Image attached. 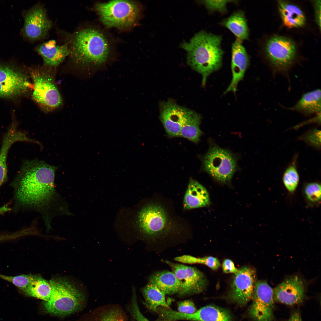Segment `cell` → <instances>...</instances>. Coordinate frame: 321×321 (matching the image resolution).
Instances as JSON below:
<instances>
[{
    "mask_svg": "<svg viewBox=\"0 0 321 321\" xmlns=\"http://www.w3.org/2000/svg\"><path fill=\"white\" fill-rule=\"evenodd\" d=\"M321 185L317 182L307 183L304 186L303 192L307 201L312 204H318L321 200Z\"/></svg>",
    "mask_w": 321,
    "mask_h": 321,
    "instance_id": "32",
    "label": "cell"
},
{
    "mask_svg": "<svg viewBox=\"0 0 321 321\" xmlns=\"http://www.w3.org/2000/svg\"><path fill=\"white\" fill-rule=\"evenodd\" d=\"M24 25L21 33L23 37L34 42L45 38L53 23L43 5L37 4L25 12Z\"/></svg>",
    "mask_w": 321,
    "mask_h": 321,
    "instance_id": "11",
    "label": "cell"
},
{
    "mask_svg": "<svg viewBox=\"0 0 321 321\" xmlns=\"http://www.w3.org/2000/svg\"><path fill=\"white\" fill-rule=\"evenodd\" d=\"M287 321H302L299 312L295 311L293 312Z\"/></svg>",
    "mask_w": 321,
    "mask_h": 321,
    "instance_id": "40",
    "label": "cell"
},
{
    "mask_svg": "<svg viewBox=\"0 0 321 321\" xmlns=\"http://www.w3.org/2000/svg\"><path fill=\"white\" fill-rule=\"evenodd\" d=\"M296 157L286 169L283 176L284 185L286 189L290 193H294L295 191L299 181V175L296 165Z\"/></svg>",
    "mask_w": 321,
    "mask_h": 321,
    "instance_id": "30",
    "label": "cell"
},
{
    "mask_svg": "<svg viewBox=\"0 0 321 321\" xmlns=\"http://www.w3.org/2000/svg\"><path fill=\"white\" fill-rule=\"evenodd\" d=\"M174 260L183 263L203 264L214 270H217L220 266V263L218 259L212 256L200 258L185 255L176 257L174 258Z\"/></svg>",
    "mask_w": 321,
    "mask_h": 321,
    "instance_id": "31",
    "label": "cell"
},
{
    "mask_svg": "<svg viewBox=\"0 0 321 321\" xmlns=\"http://www.w3.org/2000/svg\"><path fill=\"white\" fill-rule=\"evenodd\" d=\"M145 300V304L150 309L156 311L159 307L169 308L166 294L158 287L148 282L141 290Z\"/></svg>",
    "mask_w": 321,
    "mask_h": 321,
    "instance_id": "28",
    "label": "cell"
},
{
    "mask_svg": "<svg viewBox=\"0 0 321 321\" xmlns=\"http://www.w3.org/2000/svg\"><path fill=\"white\" fill-rule=\"evenodd\" d=\"M202 117L200 114L189 109L187 117L182 125L179 136L195 142L197 143L202 132L199 126Z\"/></svg>",
    "mask_w": 321,
    "mask_h": 321,
    "instance_id": "27",
    "label": "cell"
},
{
    "mask_svg": "<svg viewBox=\"0 0 321 321\" xmlns=\"http://www.w3.org/2000/svg\"><path fill=\"white\" fill-rule=\"evenodd\" d=\"M222 40L221 35L202 30L189 42L181 44V47L187 52L188 64L202 75L203 86L205 85L209 76L222 66L224 54L221 45Z\"/></svg>",
    "mask_w": 321,
    "mask_h": 321,
    "instance_id": "3",
    "label": "cell"
},
{
    "mask_svg": "<svg viewBox=\"0 0 321 321\" xmlns=\"http://www.w3.org/2000/svg\"><path fill=\"white\" fill-rule=\"evenodd\" d=\"M279 12L284 24L289 28L299 27L306 23V17L297 6L288 1H278Z\"/></svg>",
    "mask_w": 321,
    "mask_h": 321,
    "instance_id": "24",
    "label": "cell"
},
{
    "mask_svg": "<svg viewBox=\"0 0 321 321\" xmlns=\"http://www.w3.org/2000/svg\"><path fill=\"white\" fill-rule=\"evenodd\" d=\"M69 56L76 65L96 70L103 65L109 55V43L105 35L95 28H86L68 34Z\"/></svg>",
    "mask_w": 321,
    "mask_h": 321,
    "instance_id": "4",
    "label": "cell"
},
{
    "mask_svg": "<svg viewBox=\"0 0 321 321\" xmlns=\"http://www.w3.org/2000/svg\"><path fill=\"white\" fill-rule=\"evenodd\" d=\"M126 314L122 308L116 304L98 307L88 314L84 321H127Z\"/></svg>",
    "mask_w": 321,
    "mask_h": 321,
    "instance_id": "23",
    "label": "cell"
},
{
    "mask_svg": "<svg viewBox=\"0 0 321 321\" xmlns=\"http://www.w3.org/2000/svg\"><path fill=\"white\" fill-rule=\"evenodd\" d=\"M163 317L166 320H186L194 321H232L226 310L211 305L203 307L191 314L181 313L171 309H165Z\"/></svg>",
    "mask_w": 321,
    "mask_h": 321,
    "instance_id": "16",
    "label": "cell"
},
{
    "mask_svg": "<svg viewBox=\"0 0 321 321\" xmlns=\"http://www.w3.org/2000/svg\"><path fill=\"white\" fill-rule=\"evenodd\" d=\"M31 87L27 76L12 66L0 65V97H16L26 93Z\"/></svg>",
    "mask_w": 321,
    "mask_h": 321,
    "instance_id": "13",
    "label": "cell"
},
{
    "mask_svg": "<svg viewBox=\"0 0 321 321\" xmlns=\"http://www.w3.org/2000/svg\"><path fill=\"white\" fill-rule=\"evenodd\" d=\"M32 77L33 82V99L43 109L50 111L62 104L59 92L52 77L43 69L33 70Z\"/></svg>",
    "mask_w": 321,
    "mask_h": 321,
    "instance_id": "7",
    "label": "cell"
},
{
    "mask_svg": "<svg viewBox=\"0 0 321 321\" xmlns=\"http://www.w3.org/2000/svg\"><path fill=\"white\" fill-rule=\"evenodd\" d=\"M137 221L141 234L152 244L175 240L185 231L183 224L167 207L156 201L150 202L141 208Z\"/></svg>",
    "mask_w": 321,
    "mask_h": 321,
    "instance_id": "2",
    "label": "cell"
},
{
    "mask_svg": "<svg viewBox=\"0 0 321 321\" xmlns=\"http://www.w3.org/2000/svg\"><path fill=\"white\" fill-rule=\"evenodd\" d=\"M159 108L160 119L168 135L179 136L189 109L178 105L171 99L161 102Z\"/></svg>",
    "mask_w": 321,
    "mask_h": 321,
    "instance_id": "15",
    "label": "cell"
},
{
    "mask_svg": "<svg viewBox=\"0 0 321 321\" xmlns=\"http://www.w3.org/2000/svg\"><path fill=\"white\" fill-rule=\"evenodd\" d=\"M177 309L178 312L186 314H191L196 311L194 303L189 300H186L179 302L178 303Z\"/></svg>",
    "mask_w": 321,
    "mask_h": 321,
    "instance_id": "37",
    "label": "cell"
},
{
    "mask_svg": "<svg viewBox=\"0 0 321 321\" xmlns=\"http://www.w3.org/2000/svg\"><path fill=\"white\" fill-rule=\"evenodd\" d=\"M304 297V285L297 276L285 279L273 289L274 301L287 305L299 304Z\"/></svg>",
    "mask_w": 321,
    "mask_h": 321,
    "instance_id": "18",
    "label": "cell"
},
{
    "mask_svg": "<svg viewBox=\"0 0 321 321\" xmlns=\"http://www.w3.org/2000/svg\"><path fill=\"white\" fill-rule=\"evenodd\" d=\"M220 24L229 30L237 40L243 41L249 39L250 31L245 12L239 10L223 19Z\"/></svg>",
    "mask_w": 321,
    "mask_h": 321,
    "instance_id": "22",
    "label": "cell"
},
{
    "mask_svg": "<svg viewBox=\"0 0 321 321\" xmlns=\"http://www.w3.org/2000/svg\"><path fill=\"white\" fill-rule=\"evenodd\" d=\"M265 51L271 63L278 72H285L293 63L296 54L294 43L285 37L275 36L270 38Z\"/></svg>",
    "mask_w": 321,
    "mask_h": 321,
    "instance_id": "9",
    "label": "cell"
},
{
    "mask_svg": "<svg viewBox=\"0 0 321 321\" xmlns=\"http://www.w3.org/2000/svg\"><path fill=\"white\" fill-rule=\"evenodd\" d=\"M56 169L37 160L24 162L12 183L16 207L39 209L48 205L55 193Z\"/></svg>",
    "mask_w": 321,
    "mask_h": 321,
    "instance_id": "1",
    "label": "cell"
},
{
    "mask_svg": "<svg viewBox=\"0 0 321 321\" xmlns=\"http://www.w3.org/2000/svg\"><path fill=\"white\" fill-rule=\"evenodd\" d=\"M222 268L223 272L226 273H237L239 269L235 267L232 261L229 259H225L222 264Z\"/></svg>",
    "mask_w": 321,
    "mask_h": 321,
    "instance_id": "38",
    "label": "cell"
},
{
    "mask_svg": "<svg viewBox=\"0 0 321 321\" xmlns=\"http://www.w3.org/2000/svg\"><path fill=\"white\" fill-rule=\"evenodd\" d=\"M309 145L318 149L321 147V131L314 128L306 132L300 138Z\"/></svg>",
    "mask_w": 321,
    "mask_h": 321,
    "instance_id": "36",
    "label": "cell"
},
{
    "mask_svg": "<svg viewBox=\"0 0 321 321\" xmlns=\"http://www.w3.org/2000/svg\"><path fill=\"white\" fill-rule=\"evenodd\" d=\"M255 273L251 268L243 267L235 274L228 295L231 301L243 306L251 300L255 284Z\"/></svg>",
    "mask_w": 321,
    "mask_h": 321,
    "instance_id": "14",
    "label": "cell"
},
{
    "mask_svg": "<svg viewBox=\"0 0 321 321\" xmlns=\"http://www.w3.org/2000/svg\"><path fill=\"white\" fill-rule=\"evenodd\" d=\"M321 90L317 89L304 94L296 104L289 108L306 116L320 113Z\"/></svg>",
    "mask_w": 321,
    "mask_h": 321,
    "instance_id": "25",
    "label": "cell"
},
{
    "mask_svg": "<svg viewBox=\"0 0 321 321\" xmlns=\"http://www.w3.org/2000/svg\"><path fill=\"white\" fill-rule=\"evenodd\" d=\"M149 282L156 286L166 295L178 294L180 290L179 281L172 271L156 272L150 276Z\"/></svg>",
    "mask_w": 321,
    "mask_h": 321,
    "instance_id": "26",
    "label": "cell"
},
{
    "mask_svg": "<svg viewBox=\"0 0 321 321\" xmlns=\"http://www.w3.org/2000/svg\"><path fill=\"white\" fill-rule=\"evenodd\" d=\"M249 309V314L255 321H275L273 290L266 282H255Z\"/></svg>",
    "mask_w": 321,
    "mask_h": 321,
    "instance_id": "10",
    "label": "cell"
},
{
    "mask_svg": "<svg viewBox=\"0 0 321 321\" xmlns=\"http://www.w3.org/2000/svg\"><path fill=\"white\" fill-rule=\"evenodd\" d=\"M11 210V209L7 204L4 205L0 207V215L3 214Z\"/></svg>",
    "mask_w": 321,
    "mask_h": 321,
    "instance_id": "41",
    "label": "cell"
},
{
    "mask_svg": "<svg viewBox=\"0 0 321 321\" xmlns=\"http://www.w3.org/2000/svg\"><path fill=\"white\" fill-rule=\"evenodd\" d=\"M17 141H28L38 143L29 138L26 133L18 130L14 125L9 129L4 136L0 150V186L7 181V158L9 149L13 144Z\"/></svg>",
    "mask_w": 321,
    "mask_h": 321,
    "instance_id": "20",
    "label": "cell"
},
{
    "mask_svg": "<svg viewBox=\"0 0 321 321\" xmlns=\"http://www.w3.org/2000/svg\"><path fill=\"white\" fill-rule=\"evenodd\" d=\"M95 8L101 21L108 27L131 26L135 23L139 13L138 4L130 1L113 0L98 3Z\"/></svg>",
    "mask_w": 321,
    "mask_h": 321,
    "instance_id": "6",
    "label": "cell"
},
{
    "mask_svg": "<svg viewBox=\"0 0 321 321\" xmlns=\"http://www.w3.org/2000/svg\"><path fill=\"white\" fill-rule=\"evenodd\" d=\"M235 0H203L202 3L210 13L218 12L222 14L226 13L227 6L229 3H237Z\"/></svg>",
    "mask_w": 321,
    "mask_h": 321,
    "instance_id": "35",
    "label": "cell"
},
{
    "mask_svg": "<svg viewBox=\"0 0 321 321\" xmlns=\"http://www.w3.org/2000/svg\"><path fill=\"white\" fill-rule=\"evenodd\" d=\"M180 285L178 293L181 297L199 293L206 288L207 282L204 274L196 268L166 260Z\"/></svg>",
    "mask_w": 321,
    "mask_h": 321,
    "instance_id": "12",
    "label": "cell"
},
{
    "mask_svg": "<svg viewBox=\"0 0 321 321\" xmlns=\"http://www.w3.org/2000/svg\"><path fill=\"white\" fill-rule=\"evenodd\" d=\"M131 321H150L142 314L138 306L136 291L134 287L133 288L132 296L127 307ZM161 321H172L162 320Z\"/></svg>",
    "mask_w": 321,
    "mask_h": 321,
    "instance_id": "33",
    "label": "cell"
},
{
    "mask_svg": "<svg viewBox=\"0 0 321 321\" xmlns=\"http://www.w3.org/2000/svg\"><path fill=\"white\" fill-rule=\"evenodd\" d=\"M203 164L206 171L223 182L231 180L237 167L235 158L230 152L214 145L210 147L204 155Z\"/></svg>",
    "mask_w": 321,
    "mask_h": 321,
    "instance_id": "8",
    "label": "cell"
},
{
    "mask_svg": "<svg viewBox=\"0 0 321 321\" xmlns=\"http://www.w3.org/2000/svg\"><path fill=\"white\" fill-rule=\"evenodd\" d=\"M314 5L316 22L320 29L321 26V1H315Z\"/></svg>",
    "mask_w": 321,
    "mask_h": 321,
    "instance_id": "39",
    "label": "cell"
},
{
    "mask_svg": "<svg viewBox=\"0 0 321 321\" xmlns=\"http://www.w3.org/2000/svg\"><path fill=\"white\" fill-rule=\"evenodd\" d=\"M21 291L27 295L43 300L44 302L49 299L51 294L49 282L36 275L29 284Z\"/></svg>",
    "mask_w": 321,
    "mask_h": 321,
    "instance_id": "29",
    "label": "cell"
},
{
    "mask_svg": "<svg viewBox=\"0 0 321 321\" xmlns=\"http://www.w3.org/2000/svg\"><path fill=\"white\" fill-rule=\"evenodd\" d=\"M49 282L51 288V296L43 305L46 312L63 316L81 309L84 303L85 297L74 284L62 278L52 279Z\"/></svg>",
    "mask_w": 321,
    "mask_h": 321,
    "instance_id": "5",
    "label": "cell"
},
{
    "mask_svg": "<svg viewBox=\"0 0 321 321\" xmlns=\"http://www.w3.org/2000/svg\"><path fill=\"white\" fill-rule=\"evenodd\" d=\"M250 56L242 44V41L236 40L231 47V69L232 73L231 81L224 92H230L235 94L239 83L242 80L249 66Z\"/></svg>",
    "mask_w": 321,
    "mask_h": 321,
    "instance_id": "17",
    "label": "cell"
},
{
    "mask_svg": "<svg viewBox=\"0 0 321 321\" xmlns=\"http://www.w3.org/2000/svg\"><path fill=\"white\" fill-rule=\"evenodd\" d=\"M35 275L31 274H23L12 276L0 274V278L12 283L21 290L26 288L29 284L34 278Z\"/></svg>",
    "mask_w": 321,
    "mask_h": 321,
    "instance_id": "34",
    "label": "cell"
},
{
    "mask_svg": "<svg viewBox=\"0 0 321 321\" xmlns=\"http://www.w3.org/2000/svg\"><path fill=\"white\" fill-rule=\"evenodd\" d=\"M35 50L41 56L45 66L49 67H57L70 53L67 43L58 45L53 40L38 45Z\"/></svg>",
    "mask_w": 321,
    "mask_h": 321,
    "instance_id": "19",
    "label": "cell"
},
{
    "mask_svg": "<svg viewBox=\"0 0 321 321\" xmlns=\"http://www.w3.org/2000/svg\"><path fill=\"white\" fill-rule=\"evenodd\" d=\"M210 203L209 196L206 189L197 181L191 178L184 197V209L190 210L204 207Z\"/></svg>",
    "mask_w": 321,
    "mask_h": 321,
    "instance_id": "21",
    "label": "cell"
}]
</instances>
